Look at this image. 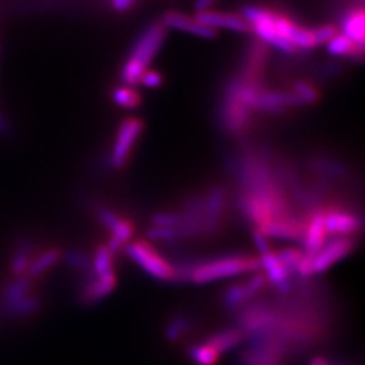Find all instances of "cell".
Masks as SVG:
<instances>
[{"mask_svg":"<svg viewBox=\"0 0 365 365\" xmlns=\"http://www.w3.org/2000/svg\"><path fill=\"white\" fill-rule=\"evenodd\" d=\"M242 18L248 22L250 31H255L261 41L288 54L327 43L337 34L334 26H300L287 15L260 6H247Z\"/></svg>","mask_w":365,"mask_h":365,"instance_id":"1","label":"cell"},{"mask_svg":"<svg viewBox=\"0 0 365 365\" xmlns=\"http://www.w3.org/2000/svg\"><path fill=\"white\" fill-rule=\"evenodd\" d=\"M167 38V27L161 22H155L145 27L131 48L128 60L120 69V80L125 86L138 84L148 66L156 58Z\"/></svg>","mask_w":365,"mask_h":365,"instance_id":"2","label":"cell"},{"mask_svg":"<svg viewBox=\"0 0 365 365\" xmlns=\"http://www.w3.org/2000/svg\"><path fill=\"white\" fill-rule=\"evenodd\" d=\"M260 260L252 255H223L212 259H197L190 283L207 284L240 274L260 272Z\"/></svg>","mask_w":365,"mask_h":365,"instance_id":"3","label":"cell"},{"mask_svg":"<svg viewBox=\"0 0 365 365\" xmlns=\"http://www.w3.org/2000/svg\"><path fill=\"white\" fill-rule=\"evenodd\" d=\"M125 253L133 262H135L145 274L158 282H175V268L168 259L160 253L150 242L137 240L125 245Z\"/></svg>","mask_w":365,"mask_h":365,"instance_id":"4","label":"cell"},{"mask_svg":"<svg viewBox=\"0 0 365 365\" xmlns=\"http://www.w3.org/2000/svg\"><path fill=\"white\" fill-rule=\"evenodd\" d=\"M144 131V122L140 118H126L118 128L115 141L111 149L110 165L114 170H123L131 156L141 133Z\"/></svg>","mask_w":365,"mask_h":365,"instance_id":"5","label":"cell"},{"mask_svg":"<svg viewBox=\"0 0 365 365\" xmlns=\"http://www.w3.org/2000/svg\"><path fill=\"white\" fill-rule=\"evenodd\" d=\"M269 286L265 274L256 272L245 282H240L226 288L222 294L223 307L232 313L238 312L250 302L260 298L261 294Z\"/></svg>","mask_w":365,"mask_h":365,"instance_id":"6","label":"cell"},{"mask_svg":"<svg viewBox=\"0 0 365 365\" xmlns=\"http://www.w3.org/2000/svg\"><path fill=\"white\" fill-rule=\"evenodd\" d=\"M357 247V235H333L313 257L314 274H324Z\"/></svg>","mask_w":365,"mask_h":365,"instance_id":"7","label":"cell"},{"mask_svg":"<svg viewBox=\"0 0 365 365\" xmlns=\"http://www.w3.org/2000/svg\"><path fill=\"white\" fill-rule=\"evenodd\" d=\"M324 221L330 235H357L363 230L361 215L334 202L324 207Z\"/></svg>","mask_w":365,"mask_h":365,"instance_id":"8","label":"cell"},{"mask_svg":"<svg viewBox=\"0 0 365 365\" xmlns=\"http://www.w3.org/2000/svg\"><path fill=\"white\" fill-rule=\"evenodd\" d=\"M303 106L300 103L298 96L294 92L272 91L259 88L250 107L253 111H260L267 114H282L292 107Z\"/></svg>","mask_w":365,"mask_h":365,"instance_id":"9","label":"cell"},{"mask_svg":"<svg viewBox=\"0 0 365 365\" xmlns=\"http://www.w3.org/2000/svg\"><path fill=\"white\" fill-rule=\"evenodd\" d=\"M306 223H307L306 217L294 215V217H286V218L265 222L255 229L260 230L262 235L271 237V238H280V240L302 242Z\"/></svg>","mask_w":365,"mask_h":365,"instance_id":"10","label":"cell"},{"mask_svg":"<svg viewBox=\"0 0 365 365\" xmlns=\"http://www.w3.org/2000/svg\"><path fill=\"white\" fill-rule=\"evenodd\" d=\"M117 284L115 271L103 276H86V282L78 292V302L84 306L95 304L108 297L117 288Z\"/></svg>","mask_w":365,"mask_h":365,"instance_id":"11","label":"cell"},{"mask_svg":"<svg viewBox=\"0 0 365 365\" xmlns=\"http://www.w3.org/2000/svg\"><path fill=\"white\" fill-rule=\"evenodd\" d=\"M327 237L324 209L315 210L307 217V223H306L304 235L302 240V244H303L302 252L307 256L314 257L327 242Z\"/></svg>","mask_w":365,"mask_h":365,"instance_id":"12","label":"cell"},{"mask_svg":"<svg viewBox=\"0 0 365 365\" xmlns=\"http://www.w3.org/2000/svg\"><path fill=\"white\" fill-rule=\"evenodd\" d=\"M161 24L167 29L187 33L197 38L212 39L217 37V30L202 25L196 18H191L175 10L164 14Z\"/></svg>","mask_w":365,"mask_h":365,"instance_id":"13","label":"cell"},{"mask_svg":"<svg viewBox=\"0 0 365 365\" xmlns=\"http://www.w3.org/2000/svg\"><path fill=\"white\" fill-rule=\"evenodd\" d=\"M306 168L312 170L317 179H322L333 184L344 180L349 175L348 167L342 161L329 156H313L307 158Z\"/></svg>","mask_w":365,"mask_h":365,"instance_id":"14","label":"cell"},{"mask_svg":"<svg viewBox=\"0 0 365 365\" xmlns=\"http://www.w3.org/2000/svg\"><path fill=\"white\" fill-rule=\"evenodd\" d=\"M196 19L210 29H226L232 30L237 33H248L250 31L248 22L235 14L220 13V11H211V10H205L196 14Z\"/></svg>","mask_w":365,"mask_h":365,"instance_id":"15","label":"cell"},{"mask_svg":"<svg viewBox=\"0 0 365 365\" xmlns=\"http://www.w3.org/2000/svg\"><path fill=\"white\" fill-rule=\"evenodd\" d=\"M245 339H247L245 333L240 327H235L221 329V330L212 333L205 341L222 354V353L235 349L238 345H241Z\"/></svg>","mask_w":365,"mask_h":365,"instance_id":"16","label":"cell"},{"mask_svg":"<svg viewBox=\"0 0 365 365\" xmlns=\"http://www.w3.org/2000/svg\"><path fill=\"white\" fill-rule=\"evenodd\" d=\"M36 250V245L31 238H21L16 244V248L13 255V260L10 264V269L14 276H24L26 274L27 268L33 261V253Z\"/></svg>","mask_w":365,"mask_h":365,"instance_id":"17","label":"cell"},{"mask_svg":"<svg viewBox=\"0 0 365 365\" xmlns=\"http://www.w3.org/2000/svg\"><path fill=\"white\" fill-rule=\"evenodd\" d=\"M364 11L361 9L353 10L344 18L342 30L346 37L356 45L364 48Z\"/></svg>","mask_w":365,"mask_h":365,"instance_id":"18","label":"cell"},{"mask_svg":"<svg viewBox=\"0 0 365 365\" xmlns=\"http://www.w3.org/2000/svg\"><path fill=\"white\" fill-rule=\"evenodd\" d=\"M31 284H33V279H30L26 274L16 276V279L11 280L3 289L1 298H0V306L25 298L31 289Z\"/></svg>","mask_w":365,"mask_h":365,"instance_id":"19","label":"cell"},{"mask_svg":"<svg viewBox=\"0 0 365 365\" xmlns=\"http://www.w3.org/2000/svg\"><path fill=\"white\" fill-rule=\"evenodd\" d=\"M39 307H41V300L37 297L26 295L22 299L0 306V312L7 318H18V317H25V315L36 313L38 312Z\"/></svg>","mask_w":365,"mask_h":365,"instance_id":"20","label":"cell"},{"mask_svg":"<svg viewBox=\"0 0 365 365\" xmlns=\"http://www.w3.org/2000/svg\"><path fill=\"white\" fill-rule=\"evenodd\" d=\"M61 250L57 248H51L45 250L42 255H39L37 259L30 262L27 268L26 276L30 279H37L38 276L45 274L48 269L54 267L61 259Z\"/></svg>","mask_w":365,"mask_h":365,"instance_id":"21","label":"cell"},{"mask_svg":"<svg viewBox=\"0 0 365 365\" xmlns=\"http://www.w3.org/2000/svg\"><path fill=\"white\" fill-rule=\"evenodd\" d=\"M188 357L194 365H217L221 359V353L215 351L206 341H202L188 348Z\"/></svg>","mask_w":365,"mask_h":365,"instance_id":"22","label":"cell"},{"mask_svg":"<svg viewBox=\"0 0 365 365\" xmlns=\"http://www.w3.org/2000/svg\"><path fill=\"white\" fill-rule=\"evenodd\" d=\"M192 329V319L185 314H176L167 322L164 334L168 342H179Z\"/></svg>","mask_w":365,"mask_h":365,"instance_id":"23","label":"cell"},{"mask_svg":"<svg viewBox=\"0 0 365 365\" xmlns=\"http://www.w3.org/2000/svg\"><path fill=\"white\" fill-rule=\"evenodd\" d=\"M327 51L334 56L344 57H356L363 54V48L356 45L352 39L348 38L345 34H336L327 42Z\"/></svg>","mask_w":365,"mask_h":365,"instance_id":"24","label":"cell"},{"mask_svg":"<svg viewBox=\"0 0 365 365\" xmlns=\"http://www.w3.org/2000/svg\"><path fill=\"white\" fill-rule=\"evenodd\" d=\"M114 257L115 256L110 253L106 244L98 245V248L95 249V255L91 259L92 276H103L111 271H115Z\"/></svg>","mask_w":365,"mask_h":365,"instance_id":"25","label":"cell"},{"mask_svg":"<svg viewBox=\"0 0 365 365\" xmlns=\"http://www.w3.org/2000/svg\"><path fill=\"white\" fill-rule=\"evenodd\" d=\"M111 98L115 105L122 108H128V110L137 108L138 106L141 105V95L130 86H125V84L122 87H117L113 91Z\"/></svg>","mask_w":365,"mask_h":365,"instance_id":"26","label":"cell"},{"mask_svg":"<svg viewBox=\"0 0 365 365\" xmlns=\"http://www.w3.org/2000/svg\"><path fill=\"white\" fill-rule=\"evenodd\" d=\"M61 259L66 261V265L76 269L78 272L88 276L92 274L91 259L80 252L78 249H69L61 253Z\"/></svg>","mask_w":365,"mask_h":365,"instance_id":"27","label":"cell"},{"mask_svg":"<svg viewBox=\"0 0 365 365\" xmlns=\"http://www.w3.org/2000/svg\"><path fill=\"white\" fill-rule=\"evenodd\" d=\"M238 365H283V363L253 346H248L238 356Z\"/></svg>","mask_w":365,"mask_h":365,"instance_id":"28","label":"cell"},{"mask_svg":"<svg viewBox=\"0 0 365 365\" xmlns=\"http://www.w3.org/2000/svg\"><path fill=\"white\" fill-rule=\"evenodd\" d=\"M276 256H277V259L280 260V262L284 265V268L287 269L288 272L295 277L297 267H298L300 259H302V256H303L302 249H282V250H277V252H276Z\"/></svg>","mask_w":365,"mask_h":365,"instance_id":"29","label":"cell"},{"mask_svg":"<svg viewBox=\"0 0 365 365\" xmlns=\"http://www.w3.org/2000/svg\"><path fill=\"white\" fill-rule=\"evenodd\" d=\"M294 93L298 96L302 105H313L319 99V93L310 83L298 81L294 86Z\"/></svg>","mask_w":365,"mask_h":365,"instance_id":"30","label":"cell"},{"mask_svg":"<svg viewBox=\"0 0 365 365\" xmlns=\"http://www.w3.org/2000/svg\"><path fill=\"white\" fill-rule=\"evenodd\" d=\"M93 212H95L98 221L101 222L108 230H111L119 222V220L122 218L114 210L108 209V207L102 206V205H95Z\"/></svg>","mask_w":365,"mask_h":365,"instance_id":"31","label":"cell"},{"mask_svg":"<svg viewBox=\"0 0 365 365\" xmlns=\"http://www.w3.org/2000/svg\"><path fill=\"white\" fill-rule=\"evenodd\" d=\"M163 81H164V78L160 72L146 69L143 73V76L140 78L138 83H141L146 88H158L163 84Z\"/></svg>","mask_w":365,"mask_h":365,"instance_id":"32","label":"cell"},{"mask_svg":"<svg viewBox=\"0 0 365 365\" xmlns=\"http://www.w3.org/2000/svg\"><path fill=\"white\" fill-rule=\"evenodd\" d=\"M113 7L119 11V13H125V11H129L134 4L137 3V0H113Z\"/></svg>","mask_w":365,"mask_h":365,"instance_id":"33","label":"cell"},{"mask_svg":"<svg viewBox=\"0 0 365 365\" xmlns=\"http://www.w3.org/2000/svg\"><path fill=\"white\" fill-rule=\"evenodd\" d=\"M217 0H196L195 1V10L199 11H205V10H209L210 7L215 3Z\"/></svg>","mask_w":365,"mask_h":365,"instance_id":"34","label":"cell"},{"mask_svg":"<svg viewBox=\"0 0 365 365\" xmlns=\"http://www.w3.org/2000/svg\"><path fill=\"white\" fill-rule=\"evenodd\" d=\"M7 129V126H6V122L3 120V118L0 117V131H4Z\"/></svg>","mask_w":365,"mask_h":365,"instance_id":"35","label":"cell"},{"mask_svg":"<svg viewBox=\"0 0 365 365\" xmlns=\"http://www.w3.org/2000/svg\"><path fill=\"white\" fill-rule=\"evenodd\" d=\"M334 365H342V364H334Z\"/></svg>","mask_w":365,"mask_h":365,"instance_id":"36","label":"cell"}]
</instances>
